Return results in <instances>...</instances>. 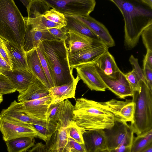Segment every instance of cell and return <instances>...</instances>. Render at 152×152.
Returning a JSON list of instances; mask_svg holds the SVG:
<instances>
[{"mask_svg": "<svg viewBox=\"0 0 152 152\" xmlns=\"http://www.w3.org/2000/svg\"><path fill=\"white\" fill-rule=\"evenodd\" d=\"M118 8L124 19V46L127 50L134 48L143 31L152 25V9L141 0H110Z\"/></svg>", "mask_w": 152, "mask_h": 152, "instance_id": "6da1fadb", "label": "cell"}, {"mask_svg": "<svg viewBox=\"0 0 152 152\" xmlns=\"http://www.w3.org/2000/svg\"><path fill=\"white\" fill-rule=\"evenodd\" d=\"M73 120L85 130L110 129L115 124L113 114L101 102L81 97L76 100Z\"/></svg>", "mask_w": 152, "mask_h": 152, "instance_id": "7a4b0ae2", "label": "cell"}, {"mask_svg": "<svg viewBox=\"0 0 152 152\" xmlns=\"http://www.w3.org/2000/svg\"><path fill=\"white\" fill-rule=\"evenodd\" d=\"M47 61L54 86L67 84L75 77L69 64L65 41L46 40L39 44Z\"/></svg>", "mask_w": 152, "mask_h": 152, "instance_id": "3957f363", "label": "cell"}, {"mask_svg": "<svg viewBox=\"0 0 152 152\" xmlns=\"http://www.w3.org/2000/svg\"><path fill=\"white\" fill-rule=\"evenodd\" d=\"M26 23L13 0H0V37L23 49Z\"/></svg>", "mask_w": 152, "mask_h": 152, "instance_id": "277c9868", "label": "cell"}, {"mask_svg": "<svg viewBox=\"0 0 152 152\" xmlns=\"http://www.w3.org/2000/svg\"><path fill=\"white\" fill-rule=\"evenodd\" d=\"M132 97L135 107L133 121L129 126L137 136L152 130V91L142 81L140 91L133 92Z\"/></svg>", "mask_w": 152, "mask_h": 152, "instance_id": "5b68a950", "label": "cell"}, {"mask_svg": "<svg viewBox=\"0 0 152 152\" xmlns=\"http://www.w3.org/2000/svg\"><path fill=\"white\" fill-rule=\"evenodd\" d=\"M74 109V106L68 99L61 102L56 129L45 145L46 152H63L68 138L67 128L73 120Z\"/></svg>", "mask_w": 152, "mask_h": 152, "instance_id": "8992f818", "label": "cell"}, {"mask_svg": "<svg viewBox=\"0 0 152 152\" xmlns=\"http://www.w3.org/2000/svg\"><path fill=\"white\" fill-rule=\"evenodd\" d=\"M0 131L3 140L22 137L37 138L46 142L47 139L30 124L14 120L0 118Z\"/></svg>", "mask_w": 152, "mask_h": 152, "instance_id": "52a82bcc", "label": "cell"}, {"mask_svg": "<svg viewBox=\"0 0 152 152\" xmlns=\"http://www.w3.org/2000/svg\"><path fill=\"white\" fill-rule=\"evenodd\" d=\"M50 8L64 14L73 16L86 17L94 11V0H45Z\"/></svg>", "mask_w": 152, "mask_h": 152, "instance_id": "ba28073f", "label": "cell"}, {"mask_svg": "<svg viewBox=\"0 0 152 152\" xmlns=\"http://www.w3.org/2000/svg\"><path fill=\"white\" fill-rule=\"evenodd\" d=\"M104 130L107 150L115 149L122 145L131 146L134 133L127 123L115 121L112 127Z\"/></svg>", "mask_w": 152, "mask_h": 152, "instance_id": "9c48e42d", "label": "cell"}, {"mask_svg": "<svg viewBox=\"0 0 152 152\" xmlns=\"http://www.w3.org/2000/svg\"><path fill=\"white\" fill-rule=\"evenodd\" d=\"M53 99L52 96L50 94L43 97L30 101L18 102L15 100L10 106L28 115L46 120L47 111Z\"/></svg>", "mask_w": 152, "mask_h": 152, "instance_id": "30bf717a", "label": "cell"}, {"mask_svg": "<svg viewBox=\"0 0 152 152\" xmlns=\"http://www.w3.org/2000/svg\"><path fill=\"white\" fill-rule=\"evenodd\" d=\"M97 70L107 88L119 97L124 99L132 96L133 91L125 74L121 70L115 77L107 76L96 67Z\"/></svg>", "mask_w": 152, "mask_h": 152, "instance_id": "8fae6325", "label": "cell"}, {"mask_svg": "<svg viewBox=\"0 0 152 152\" xmlns=\"http://www.w3.org/2000/svg\"><path fill=\"white\" fill-rule=\"evenodd\" d=\"M109 47L102 42L75 53L69 54L68 60L70 68L88 63H94L106 52Z\"/></svg>", "mask_w": 152, "mask_h": 152, "instance_id": "7c38bea8", "label": "cell"}, {"mask_svg": "<svg viewBox=\"0 0 152 152\" xmlns=\"http://www.w3.org/2000/svg\"><path fill=\"white\" fill-rule=\"evenodd\" d=\"M77 75L91 90L104 91L106 86L99 74L94 63L81 64L74 66Z\"/></svg>", "mask_w": 152, "mask_h": 152, "instance_id": "4fadbf2b", "label": "cell"}, {"mask_svg": "<svg viewBox=\"0 0 152 152\" xmlns=\"http://www.w3.org/2000/svg\"><path fill=\"white\" fill-rule=\"evenodd\" d=\"M101 103L113 114L115 121L125 123L133 122L135 104L132 100L124 101L113 99Z\"/></svg>", "mask_w": 152, "mask_h": 152, "instance_id": "5bb4252c", "label": "cell"}, {"mask_svg": "<svg viewBox=\"0 0 152 152\" xmlns=\"http://www.w3.org/2000/svg\"><path fill=\"white\" fill-rule=\"evenodd\" d=\"M83 137L87 152L107 150L104 130H84Z\"/></svg>", "mask_w": 152, "mask_h": 152, "instance_id": "9a60e30c", "label": "cell"}, {"mask_svg": "<svg viewBox=\"0 0 152 152\" xmlns=\"http://www.w3.org/2000/svg\"><path fill=\"white\" fill-rule=\"evenodd\" d=\"M67 35L65 42L69 54L75 53L102 42L93 39L74 30H68Z\"/></svg>", "mask_w": 152, "mask_h": 152, "instance_id": "2e32d148", "label": "cell"}, {"mask_svg": "<svg viewBox=\"0 0 152 152\" xmlns=\"http://www.w3.org/2000/svg\"><path fill=\"white\" fill-rule=\"evenodd\" d=\"M74 16L86 25L102 42L109 48L115 46L114 40L103 24L90 15L86 17Z\"/></svg>", "mask_w": 152, "mask_h": 152, "instance_id": "e0dca14e", "label": "cell"}, {"mask_svg": "<svg viewBox=\"0 0 152 152\" xmlns=\"http://www.w3.org/2000/svg\"><path fill=\"white\" fill-rule=\"evenodd\" d=\"M3 75L11 81L16 91L19 93L27 89L34 76L29 71L14 69L5 72Z\"/></svg>", "mask_w": 152, "mask_h": 152, "instance_id": "ac0fdd59", "label": "cell"}, {"mask_svg": "<svg viewBox=\"0 0 152 152\" xmlns=\"http://www.w3.org/2000/svg\"><path fill=\"white\" fill-rule=\"evenodd\" d=\"M58 40L51 34L47 29L39 31L31 30L26 26V31L24 37L23 48L26 53L37 48L42 41L46 40Z\"/></svg>", "mask_w": 152, "mask_h": 152, "instance_id": "d6986e66", "label": "cell"}, {"mask_svg": "<svg viewBox=\"0 0 152 152\" xmlns=\"http://www.w3.org/2000/svg\"><path fill=\"white\" fill-rule=\"evenodd\" d=\"M49 94V89L34 77L27 89L19 93L17 100L18 102L30 101L39 99Z\"/></svg>", "mask_w": 152, "mask_h": 152, "instance_id": "ffe728a7", "label": "cell"}, {"mask_svg": "<svg viewBox=\"0 0 152 152\" xmlns=\"http://www.w3.org/2000/svg\"><path fill=\"white\" fill-rule=\"evenodd\" d=\"M29 71L49 89L51 88L42 66L36 48L26 53Z\"/></svg>", "mask_w": 152, "mask_h": 152, "instance_id": "44dd1931", "label": "cell"}, {"mask_svg": "<svg viewBox=\"0 0 152 152\" xmlns=\"http://www.w3.org/2000/svg\"><path fill=\"white\" fill-rule=\"evenodd\" d=\"M129 61L132 66V70L125 74L133 92L140 91L142 81L145 82L142 69L140 66L138 60L132 55ZM146 83V82H145Z\"/></svg>", "mask_w": 152, "mask_h": 152, "instance_id": "7402d4cb", "label": "cell"}, {"mask_svg": "<svg viewBox=\"0 0 152 152\" xmlns=\"http://www.w3.org/2000/svg\"><path fill=\"white\" fill-rule=\"evenodd\" d=\"M80 80L79 76L77 77L70 82L61 86H53L49 89L50 94L53 99H59L62 101L69 98H74L75 100V93L77 84Z\"/></svg>", "mask_w": 152, "mask_h": 152, "instance_id": "603a6c76", "label": "cell"}, {"mask_svg": "<svg viewBox=\"0 0 152 152\" xmlns=\"http://www.w3.org/2000/svg\"><path fill=\"white\" fill-rule=\"evenodd\" d=\"M6 46L12 63V70L29 71L26 53L23 49L19 48L7 41Z\"/></svg>", "mask_w": 152, "mask_h": 152, "instance_id": "cb8c5ba5", "label": "cell"}, {"mask_svg": "<svg viewBox=\"0 0 152 152\" xmlns=\"http://www.w3.org/2000/svg\"><path fill=\"white\" fill-rule=\"evenodd\" d=\"M96 67L106 75L115 77L120 70L113 56L108 50L102 55L95 62Z\"/></svg>", "mask_w": 152, "mask_h": 152, "instance_id": "d4e9b609", "label": "cell"}, {"mask_svg": "<svg viewBox=\"0 0 152 152\" xmlns=\"http://www.w3.org/2000/svg\"><path fill=\"white\" fill-rule=\"evenodd\" d=\"M65 16L66 20V25L64 27L67 31H75L94 40L101 41L91 30L81 21L74 16L66 15H65Z\"/></svg>", "mask_w": 152, "mask_h": 152, "instance_id": "484cf974", "label": "cell"}, {"mask_svg": "<svg viewBox=\"0 0 152 152\" xmlns=\"http://www.w3.org/2000/svg\"><path fill=\"white\" fill-rule=\"evenodd\" d=\"M35 142L34 138L22 137L9 140L6 144L8 152H22L33 147Z\"/></svg>", "mask_w": 152, "mask_h": 152, "instance_id": "4316f807", "label": "cell"}, {"mask_svg": "<svg viewBox=\"0 0 152 152\" xmlns=\"http://www.w3.org/2000/svg\"><path fill=\"white\" fill-rule=\"evenodd\" d=\"M26 26L32 31H39L53 28L64 27L46 19L43 15L33 19L24 17Z\"/></svg>", "mask_w": 152, "mask_h": 152, "instance_id": "83f0119b", "label": "cell"}, {"mask_svg": "<svg viewBox=\"0 0 152 152\" xmlns=\"http://www.w3.org/2000/svg\"><path fill=\"white\" fill-rule=\"evenodd\" d=\"M28 19L35 18L44 15L50 9L45 0H31L26 8Z\"/></svg>", "mask_w": 152, "mask_h": 152, "instance_id": "f1b7e54d", "label": "cell"}, {"mask_svg": "<svg viewBox=\"0 0 152 152\" xmlns=\"http://www.w3.org/2000/svg\"><path fill=\"white\" fill-rule=\"evenodd\" d=\"M152 144V130L134 137L130 152H139Z\"/></svg>", "mask_w": 152, "mask_h": 152, "instance_id": "f546056e", "label": "cell"}, {"mask_svg": "<svg viewBox=\"0 0 152 152\" xmlns=\"http://www.w3.org/2000/svg\"><path fill=\"white\" fill-rule=\"evenodd\" d=\"M84 130L78 126L73 120L67 128L68 137L82 144H84L83 137V133Z\"/></svg>", "mask_w": 152, "mask_h": 152, "instance_id": "4dcf8cb0", "label": "cell"}, {"mask_svg": "<svg viewBox=\"0 0 152 152\" xmlns=\"http://www.w3.org/2000/svg\"><path fill=\"white\" fill-rule=\"evenodd\" d=\"M43 16L49 21L59 24L63 27H65L66 25L65 15L54 8L50 9L46 12Z\"/></svg>", "mask_w": 152, "mask_h": 152, "instance_id": "1f68e13d", "label": "cell"}, {"mask_svg": "<svg viewBox=\"0 0 152 152\" xmlns=\"http://www.w3.org/2000/svg\"><path fill=\"white\" fill-rule=\"evenodd\" d=\"M13 84L5 75L0 74V94L3 95L15 92Z\"/></svg>", "mask_w": 152, "mask_h": 152, "instance_id": "d6a6232c", "label": "cell"}, {"mask_svg": "<svg viewBox=\"0 0 152 152\" xmlns=\"http://www.w3.org/2000/svg\"><path fill=\"white\" fill-rule=\"evenodd\" d=\"M36 48L42 66L49 83L51 87H53L54 86V85L50 75L49 66L39 45Z\"/></svg>", "mask_w": 152, "mask_h": 152, "instance_id": "836d02e7", "label": "cell"}, {"mask_svg": "<svg viewBox=\"0 0 152 152\" xmlns=\"http://www.w3.org/2000/svg\"><path fill=\"white\" fill-rule=\"evenodd\" d=\"M141 36L146 52H152V25L146 28Z\"/></svg>", "mask_w": 152, "mask_h": 152, "instance_id": "e575fe53", "label": "cell"}, {"mask_svg": "<svg viewBox=\"0 0 152 152\" xmlns=\"http://www.w3.org/2000/svg\"><path fill=\"white\" fill-rule=\"evenodd\" d=\"M70 151L75 152H87L84 144H80L68 137L67 142L63 152Z\"/></svg>", "mask_w": 152, "mask_h": 152, "instance_id": "d590c367", "label": "cell"}, {"mask_svg": "<svg viewBox=\"0 0 152 152\" xmlns=\"http://www.w3.org/2000/svg\"><path fill=\"white\" fill-rule=\"evenodd\" d=\"M61 102L51 103L47 113L46 120L47 121L57 123L58 113Z\"/></svg>", "mask_w": 152, "mask_h": 152, "instance_id": "8d00e7d4", "label": "cell"}, {"mask_svg": "<svg viewBox=\"0 0 152 152\" xmlns=\"http://www.w3.org/2000/svg\"><path fill=\"white\" fill-rule=\"evenodd\" d=\"M47 29L51 34L58 40L65 41L67 38V30L64 27L51 28Z\"/></svg>", "mask_w": 152, "mask_h": 152, "instance_id": "74e56055", "label": "cell"}, {"mask_svg": "<svg viewBox=\"0 0 152 152\" xmlns=\"http://www.w3.org/2000/svg\"><path fill=\"white\" fill-rule=\"evenodd\" d=\"M7 42L0 37V55L12 69V63L6 46Z\"/></svg>", "mask_w": 152, "mask_h": 152, "instance_id": "f35d334b", "label": "cell"}, {"mask_svg": "<svg viewBox=\"0 0 152 152\" xmlns=\"http://www.w3.org/2000/svg\"><path fill=\"white\" fill-rule=\"evenodd\" d=\"M146 83L149 88L152 91V69L147 65H143L142 69Z\"/></svg>", "mask_w": 152, "mask_h": 152, "instance_id": "ab89813d", "label": "cell"}, {"mask_svg": "<svg viewBox=\"0 0 152 152\" xmlns=\"http://www.w3.org/2000/svg\"><path fill=\"white\" fill-rule=\"evenodd\" d=\"M38 132L45 137L48 141L55 131L48 129L42 126L30 124Z\"/></svg>", "mask_w": 152, "mask_h": 152, "instance_id": "60d3db41", "label": "cell"}, {"mask_svg": "<svg viewBox=\"0 0 152 152\" xmlns=\"http://www.w3.org/2000/svg\"><path fill=\"white\" fill-rule=\"evenodd\" d=\"M12 70V69L11 67L0 55V74H2L5 72Z\"/></svg>", "mask_w": 152, "mask_h": 152, "instance_id": "b9f144b4", "label": "cell"}, {"mask_svg": "<svg viewBox=\"0 0 152 152\" xmlns=\"http://www.w3.org/2000/svg\"><path fill=\"white\" fill-rule=\"evenodd\" d=\"M28 152H46L45 145L42 142H38L35 144Z\"/></svg>", "mask_w": 152, "mask_h": 152, "instance_id": "7bdbcfd3", "label": "cell"}, {"mask_svg": "<svg viewBox=\"0 0 152 152\" xmlns=\"http://www.w3.org/2000/svg\"><path fill=\"white\" fill-rule=\"evenodd\" d=\"M145 64L152 69V52H146L143 60V65Z\"/></svg>", "mask_w": 152, "mask_h": 152, "instance_id": "ee69618b", "label": "cell"}, {"mask_svg": "<svg viewBox=\"0 0 152 152\" xmlns=\"http://www.w3.org/2000/svg\"><path fill=\"white\" fill-rule=\"evenodd\" d=\"M131 146L121 145L115 149L107 150V152H130Z\"/></svg>", "mask_w": 152, "mask_h": 152, "instance_id": "f6af8a7d", "label": "cell"}, {"mask_svg": "<svg viewBox=\"0 0 152 152\" xmlns=\"http://www.w3.org/2000/svg\"><path fill=\"white\" fill-rule=\"evenodd\" d=\"M141 2L152 9V0H141Z\"/></svg>", "mask_w": 152, "mask_h": 152, "instance_id": "bcb514c9", "label": "cell"}, {"mask_svg": "<svg viewBox=\"0 0 152 152\" xmlns=\"http://www.w3.org/2000/svg\"><path fill=\"white\" fill-rule=\"evenodd\" d=\"M139 152H152V144Z\"/></svg>", "mask_w": 152, "mask_h": 152, "instance_id": "7dc6e473", "label": "cell"}, {"mask_svg": "<svg viewBox=\"0 0 152 152\" xmlns=\"http://www.w3.org/2000/svg\"><path fill=\"white\" fill-rule=\"evenodd\" d=\"M23 4L27 8L28 5L31 0H20Z\"/></svg>", "mask_w": 152, "mask_h": 152, "instance_id": "c3c4849f", "label": "cell"}, {"mask_svg": "<svg viewBox=\"0 0 152 152\" xmlns=\"http://www.w3.org/2000/svg\"><path fill=\"white\" fill-rule=\"evenodd\" d=\"M3 95L1 94H0V104L3 102Z\"/></svg>", "mask_w": 152, "mask_h": 152, "instance_id": "681fc988", "label": "cell"}, {"mask_svg": "<svg viewBox=\"0 0 152 152\" xmlns=\"http://www.w3.org/2000/svg\"><path fill=\"white\" fill-rule=\"evenodd\" d=\"M96 152H107V150H105L100 151H99Z\"/></svg>", "mask_w": 152, "mask_h": 152, "instance_id": "f907efd6", "label": "cell"}, {"mask_svg": "<svg viewBox=\"0 0 152 152\" xmlns=\"http://www.w3.org/2000/svg\"><path fill=\"white\" fill-rule=\"evenodd\" d=\"M74 152V151H66V152Z\"/></svg>", "mask_w": 152, "mask_h": 152, "instance_id": "816d5d0a", "label": "cell"}, {"mask_svg": "<svg viewBox=\"0 0 152 152\" xmlns=\"http://www.w3.org/2000/svg\"><path fill=\"white\" fill-rule=\"evenodd\" d=\"M22 152H27V151H23Z\"/></svg>", "mask_w": 152, "mask_h": 152, "instance_id": "f5cc1de1", "label": "cell"}, {"mask_svg": "<svg viewBox=\"0 0 152 152\" xmlns=\"http://www.w3.org/2000/svg\"><path fill=\"white\" fill-rule=\"evenodd\" d=\"M0 121H1V120H0Z\"/></svg>", "mask_w": 152, "mask_h": 152, "instance_id": "db71d44e", "label": "cell"}]
</instances>
